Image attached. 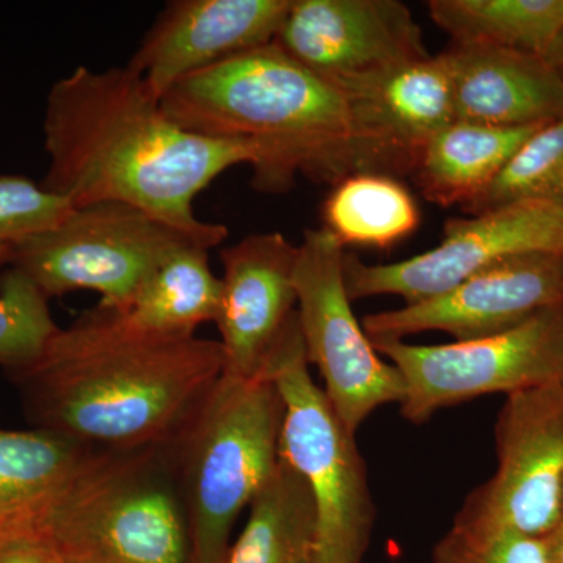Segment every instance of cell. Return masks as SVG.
<instances>
[{"mask_svg":"<svg viewBox=\"0 0 563 563\" xmlns=\"http://www.w3.org/2000/svg\"><path fill=\"white\" fill-rule=\"evenodd\" d=\"M523 201L550 203L563 211V118L533 133L492 187L465 211L474 217Z\"/></svg>","mask_w":563,"mask_h":563,"instance_id":"cb8c5ba5","label":"cell"},{"mask_svg":"<svg viewBox=\"0 0 563 563\" xmlns=\"http://www.w3.org/2000/svg\"><path fill=\"white\" fill-rule=\"evenodd\" d=\"M298 563H314V559H306V561H301Z\"/></svg>","mask_w":563,"mask_h":563,"instance_id":"4dcf8cb0","label":"cell"},{"mask_svg":"<svg viewBox=\"0 0 563 563\" xmlns=\"http://www.w3.org/2000/svg\"><path fill=\"white\" fill-rule=\"evenodd\" d=\"M162 110L184 131L258 151L252 185L290 190L296 176L335 185L365 173L350 103L276 43L235 55L174 85Z\"/></svg>","mask_w":563,"mask_h":563,"instance_id":"3957f363","label":"cell"},{"mask_svg":"<svg viewBox=\"0 0 563 563\" xmlns=\"http://www.w3.org/2000/svg\"><path fill=\"white\" fill-rule=\"evenodd\" d=\"M373 344L401 373L402 417L422 424L457 404L563 380V303L540 310L509 331L470 342Z\"/></svg>","mask_w":563,"mask_h":563,"instance_id":"ba28073f","label":"cell"},{"mask_svg":"<svg viewBox=\"0 0 563 563\" xmlns=\"http://www.w3.org/2000/svg\"><path fill=\"white\" fill-rule=\"evenodd\" d=\"M285 404L269 374L222 373L168 448L190 525L192 563H224L236 518L280 457Z\"/></svg>","mask_w":563,"mask_h":563,"instance_id":"5b68a950","label":"cell"},{"mask_svg":"<svg viewBox=\"0 0 563 563\" xmlns=\"http://www.w3.org/2000/svg\"><path fill=\"white\" fill-rule=\"evenodd\" d=\"M421 214L412 192L387 174L357 173L333 185L322 203V229L342 246L388 251L409 239Z\"/></svg>","mask_w":563,"mask_h":563,"instance_id":"7402d4cb","label":"cell"},{"mask_svg":"<svg viewBox=\"0 0 563 563\" xmlns=\"http://www.w3.org/2000/svg\"><path fill=\"white\" fill-rule=\"evenodd\" d=\"M29 526L65 563H192L166 443L91 450Z\"/></svg>","mask_w":563,"mask_h":563,"instance_id":"277c9868","label":"cell"},{"mask_svg":"<svg viewBox=\"0 0 563 563\" xmlns=\"http://www.w3.org/2000/svg\"><path fill=\"white\" fill-rule=\"evenodd\" d=\"M495 446V473L462 510L548 539L563 510V380L506 396Z\"/></svg>","mask_w":563,"mask_h":563,"instance_id":"8fae6325","label":"cell"},{"mask_svg":"<svg viewBox=\"0 0 563 563\" xmlns=\"http://www.w3.org/2000/svg\"><path fill=\"white\" fill-rule=\"evenodd\" d=\"M550 548L551 563H563V510L554 531L547 539Z\"/></svg>","mask_w":563,"mask_h":563,"instance_id":"f546056e","label":"cell"},{"mask_svg":"<svg viewBox=\"0 0 563 563\" xmlns=\"http://www.w3.org/2000/svg\"><path fill=\"white\" fill-rule=\"evenodd\" d=\"M543 125L496 128L455 120L429 141L412 176L428 201L465 211Z\"/></svg>","mask_w":563,"mask_h":563,"instance_id":"ac0fdd59","label":"cell"},{"mask_svg":"<svg viewBox=\"0 0 563 563\" xmlns=\"http://www.w3.org/2000/svg\"><path fill=\"white\" fill-rule=\"evenodd\" d=\"M443 232L439 246L388 265H368L344 252V285L351 301L398 296L406 303L421 302L507 258L563 255V211L544 202L509 203L472 220L453 218Z\"/></svg>","mask_w":563,"mask_h":563,"instance_id":"30bf717a","label":"cell"},{"mask_svg":"<svg viewBox=\"0 0 563 563\" xmlns=\"http://www.w3.org/2000/svg\"><path fill=\"white\" fill-rule=\"evenodd\" d=\"M49 299L18 269L0 274V366L7 373L24 368L58 331Z\"/></svg>","mask_w":563,"mask_h":563,"instance_id":"d4e9b609","label":"cell"},{"mask_svg":"<svg viewBox=\"0 0 563 563\" xmlns=\"http://www.w3.org/2000/svg\"><path fill=\"white\" fill-rule=\"evenodd\" d=\"M274 43L333 84L431 57L398 0H292Z\"/></svg>","mask_w":563,"mask_h":563,"instance_id":"4fadbf2b","label":"cell"},{"mask_svg":"<svg viewBox=\"0 0 563 563\" xmlns=\"http://www.w3.org/2000/svg\"><path fill=\"white\" fill-rule=\"evenodd\" d=\"M91 450L41 429L0 428V532L31 525Z\"/></svg>","mask_w":563,"mask_h":563,"instance_id":"44dd1931","label":"cell"},{"mask_svg":"<svg viewBox=\"0 0 563 563\" xmlns=\"http://www.w3.org/2000/svg\"><path fill=\"white\" fill-rule=\"evenodd\" d=\"M299 244L280 232L252 233L221 251L222 373L266 374L274 352L298 313L295 269Z\"/></svg>","mask_w":563,"mask_h":563,"instance_id":"5bb4252c","label":"cell"},{"mask_svg":"<svg viewBox=\"0 0 563 563\" xmlns=\"http://www.w3.org/2000/svg\"><path fill=\"white\" fill-rule=\"evenodd\" d=\"M73 209L38 181L0 174V268L9 266L14 246L60 224Z\"/></svg>","mask_w":563,"mask_h":563,"instance_id":"4316f807","label":"cell"},{"mask_svg":"<svg viewBox=\"0 0 563 563\" xmlns=\"http://www.w3.org/2000/svg\"><path fill=\"white\" fill-rule=\"evenodd\" d=\"M335 85L350 103L365 173L412 174L429 141L455 121L453 85L440 54Z\"/></svg>","mask_w":563,"mask_h":563,"instance_id":"9a60e30c","label":"cell"},{"mask_svg":"<svg viewBox=\"0 0 563 563\" xmlns=\"http://www.w3.org/2000/svg\"><path fill=\"white\" fill-rule=\"evenodd\" d=\"M228 235V228L214 222L192 232L129 203H87L74 207L49 231L14 246L9 266L47 299L91 290L101 295V306L122 312L141 282L174 252L187 246L213 250Z\"/></svg>","mask_w":563,"mask_h":563,"instance_id":"52a82bcc","label":"cell"},{"mask_svg":"<svg viewBox=\"0 0 563 563\" xmlns=\"http://www.w3.org/2000/svg\"><path fill=\"white\" fill-rule=\"evenodd\" d=\"M429 14L453 44L547 54L563 21V0H431Z\"/></svg>","mask_w":563,"mask_h":563,"instance_id":"603a6c76","label":"cell"},{"mask_svg":"<svg viewBox=\"0 0 563 563\" xmlns=\"http://www.w3.org/2000/svg\"><path fill=\"white\" fill-rule=\"evenodd\" d=\"M250 507V520L224 563H298L314 559L317 503L302 474L282 455Z\"/></svg>","mask_w":563,"mask_h":563,"instance_id":"d6986e66","label":"cell"},{"mask_svg":"<svg viewBox=\"0 0 563 563\" xmlns=\"http://www.w3.org/2000/svg\"><path fill=\"white\" fill-rule=\"evenodd\" d=\"M221 374L220 342L144 331L98 303L9 376L33 429L129 450L169 442Z\"/></svg>","mask_w":563,"mask_h":563,"instance_id":"7a4b0ae2","label":"cell"},{"mask_svg":"<svg viewBox=\"0 0 563 563\" xmlns=\"http://www.w3.org/2000/svg\"><path fill=\"white\" fill-rule=\"evenodd\" d=\"M432 563H551L547 539L523 536L459 510Z\"/></svg>","mask_w":563,"mask_h":563,"instance_id":"484cf974","label":"cell"},{"mask_svg":"<svg viewBox=\"0 0 563 563\" xmlns=\"http://www.w3.org/2000/svg\"><path fill=\"white\" fill-rule=\"evenodd\" d=\"M558 303H563V255L525 254L496 263L435 298L366 314L362 325L372 342L431 331L470 342L509 331Z\"/></svg>","mask_w":563,"mask_h":563,"instance_id":"7c38bea8","label":"cell"},{"mask_svg":"<svg viewBox=\"0 0 563 563\" xmlns=\"http://www.w3.org/2000/svg\"><path fill=\"white\" fill-rule=\"evenodd\" d=\"M0 563H65L49 540L32 526L0 532Z\"/></svg>","mask_w":563,"mask_h":563,"instance_id":"83f0119b","label":"cell"},{"mask_svg":"<svg viewBox=\"0 0 563 563\" xmlns=\"http://www.w3.org/2000/svg\"><path fill=\"white\" fill-rule=\"evenodd\" d=\"M298 313L269 361L284 398L280 455L313 493L318 509L314 563H362L376 525V504L355 433L313 383Z\"/></svg>","mask_w":563,"mask_h":563,"instance_id":"8992f818","label":"cell"},{"mask_svg":"<svg viewBox=\"0 0 563 563\" xmlns=\"http://www.w3.org/2000/svg\"><path fill=\"white\" fill-rule=\"evenodd\" d=\"M203 246L174 252L141 282L122 313L144 329L162 335L190 336L206 322H217L221 277L214 276Z\"/></svg>","mask_w":563,"mask_h":563,"instance_id":"ffe728a7","label":"cell"},{"mask_svg":"<svg viewBox=\"0 0 563 563\" xmlns=\"http://www.w3.org/2000/svg\"><path fill=\"white\" fill-rule=\"evenodd\" d=\"M49 157L46 190L74 207L121 202L201 232L196 196L233 166H257L258 151L242 141L184 131L129 69L79 66L52 85L43 121Z\"/></svg>","mask_w":563,"mask_h":563,"instance_id":"6da1fadb","label":"cell"},{"mask_svg":"<svg viewBox=\"0 0 563 563\" xmlns=\"http://www.w3.org/2000/svg\"><path fill=\"white\" fill-rule=\"evenodd\" d=\"M453 85L455 120L526 128L563 118V79L542 55L483 44L442 52Z\"/></svg>","mask_w":563,"mask_h":563,"instance_id":"e0dca14e","label":"cell"},{"mask_svg":"<svg viewBox=\"0 0 563 563\" xmlns=\"http://www.w3.org/2000/svg\"><path fill=\"white\" fill-rule=\"evenodd\" d=\"M292 0H173L128 68L161 99L199 70L274 43Z\"/></svg>","mask_w":563,"mask_h":563,"instance_id":"2e32d148","label":"cell"},{"mask_svg":"<svg viewBox=\"0 0 563 563\" xmlns=\"http://www.w3.org/2000/svg\"><path fill=\"white\" fill-rule=\"evenodd\" d=\"M343 255L344 247L325 229L303 232L295 287L307 361L320 372L340 420L355 433L385 404H401L406 384L352 312Z\"/></svg>","mask_w":563,"mask_h":563,"instance_id":"9c48e42d","label":"cell"},{"mask_svg":"<svg viewBox=\"0 0 563 563\" xmlns=\"http://www.w3.org/2000/svg\"><path fill=\"white\" fill-rule=\"evenodd\" d=\"M550 65L558 70L559 76L563 79V21L558 33H555L553 43L548 47L547 54L543 55Z\"/></svg>","mask_w":563,"mask_h":563,"instance_id":"f1b7e54d","label":"cell"}]
</instances>
